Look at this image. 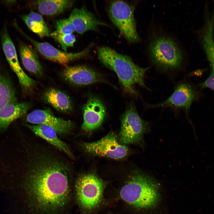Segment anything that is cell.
<instances>
[{"label":"cell","mask_w":214,"mask_h":214,"mask_svg":"<svg viewBox=\"0 0 214 214\" xmlns=\"http://www.w3.org/2000/svg\"><path fill=\"white\" fill-rule=\"evenodd\" d=\"M25 125L37 136L44 139L59 150L64 152L70 157H73L67 145L58 137L57 133L52 128L44 125H32L25 124Z\"/></svg>","instance_id":"18"},{"label":"cell","mask_w":214,"mask_h":214,"mask_svg":"<svg viewBox=\"0 0 214 214\" xmlns=\"http://www.w3.org/2000/svg\"><path fill=\"white\" fill-rule=\"evenodd\" d=\"M68 18L74 25L75 31L81 34L88 31H97L99 25L110 27L98 20L85 6L73 9Z\"/></svg>","instance_id":"16"},{"label":"cell","mask_w":214,"mask_h":214,"mask_svg":"<svg viewBox=\"0 0 214 214\" xmlns=\"http://www.w3.org/2000/svg\"><path fill=\"white\" fill-rule=\"evenodd\" d=\"M29 102L11 103L0 109V132L4 131L15 120L25 114L31 107Z\"/></svg>","instance_id":"17"},{"label":"cell","mask_w":214,"mask_h":214,"mask_svg":"<svg viewBox=\"0 0 214 214\" xmlns=\"http://www.w3.org/2000/svg\"><path fill=\"white\" fill-rule=\"evenodd\" d=\"M204 50L209 62L211 72L208 78L200 86L202 88H208L214 90V42L207 44Z\"/></svg>","instance_id":"23"},{"label":"cell","mask_w":214,"mask_h":214,"mask_svg":"<svg viewBox=\"0 0 214 214\" xmlns=\"http://www.w3.org/2000/svg\"><path fill=\"white\" fill-rule=\"evenodd\" d=\"M50 36L60 44L65 51L68 47L73 46L76 41L75 36L72 34H61L56 31L51 33Z\"/></svg>","instance_id":"24"},{"label":"cell","mask_w":214,"mask_h":214,"mask_svg":"<svg viewBox=\"0 0 214 214\" xmlns=\"http://www.w3.org/2000/svg\"><path fill=\"white\" fill-rule=\"evenodd\" d=\"M63 75L67 81L78 85L105 81L100 74L84 66L67 67L63 71Z\"/></svg>","instance_id":"14"},{"label":"cell","mask_w":214,"mask_h":214,"mask_svg":"<svg viewBox=\"0 0 214 214\" xmlns=\"http://www.w3.org/2000/svg\"><path fill=\"white\" fill-rule=\"evenodd\" d=\"M44 97L48 103L59 111L67 112L72 109V105L69 97L56 89H48L45 92Z\"/></svg>","instance_id":"21"},{"label":"cell","mask_w":214,"mask_h":214,"mask_svg":"<svg viewBox=\"0 0 214 214\" xmlns=\"http://www.w3.org/2000/svg\"><path fill=\"white\" fill-rule=\"evenodd\" d=\"M1 47L10 68L16 74L20 84L25 88H30L36 81L24 72L19 63L15 45L9 34L7 23L5 22L0 30Z\"/></svg>","instance_id":"8"},{"label":"cell","mask_w":214,"mask_h":214,"mask_svg":"<svg viewBox=\"0 0 214 214\" xmlns=\"http://www.w3.org/2000/svg\"><path fill=\"white\" fill-rule=\"evenodd\" d=\"M73 1L69 0H38L34 5L42 14L51 16L60 14L71 7Z\"/></svg>","instance_id":"20"},{"label":"cell","mask_w":214,"mask_h":214,"mask_svg":"<svg viewBox=\"0 0 214 214\" xmlns=\"http://www.w3.org/2000/svg\"><path fill=\"white\" fill-rule=\"evenodd\" d=\"M0 46V109L11 103H17L8 64Z\"/></svg>","instance_id":"13"},{"label":"cell","mask_w":214,"mask_h":214,"mask_svg":"<svg viewBox=\"0 0 214 214\" xmlns=\"http://www.w3.org/2000/svg\"><path fill=\"white\" fill-rule=\"evenodd\" d=\"M106 185L93 173L80 175L75 182L74 193L80 214H91L102 203Z\"/></svg>","instance_id":"4"},{"label":"cell","mask_w":214,"mask_h":214,"mask_svg":"<svg viewBox=\"0 0 214 214\" xmlns=\"http://www.w3.org/2000/svg\"><path fill=\"white\" fill-rule=\"evenodd\" d=\"M149 130L147 123L140 118L135 107L131 105L122 116L119 139L123 144L143 145V136Z\"/></svg>","instance_id":"7"},{"label":"cell","mask_w":214,"mask_h":214,"mask_svg":"<svg viewBox=\"0 0 214 214\" xmlns=\"http://www.w3.org/2000/svg\"><path fill=\"white\" fill-rule=\"evenodd\" d=\"M56 26V31L61 34H71L75 31L74 25L69 18L57 20Z\"/></svg>","instance_id":"25"},{"label":"cell","mask_w":214,"mask_h":214,"mask_svg":"<svg viewBox=\"0 0 214 214\" xmlns=\"http://www.w3.org/2000/svg\"><path fill=\"white\" fill-rule=\"evenodd\" d=\"M82 129L90 131L100 127L106 115V110L102 102L97 98L91 97L83 109Z\"/></svg>","instance_id":"12"},{"label":"cell","mask_w":214,"mask_h":214,"mask_svg":"<svg viewBox=\"0 0 214 214\" xmlns=\"http://www.w3.org/2000/svg\"><path fill=\"white\" fill-rule=\"evenodd\" d=\"M21 17L29 28L40 37L50 36V31L40 14L31 11Z\"/></svg>","instance_id":"22"},{"label":"cell","mask_w":214,"mask_h":214,"mask_svg":"<svg viewBox=\"0 0 214 214\" xmlns=\"http://www.w3.org/2000/svg\"><path fill=\"white\" fill-rule=\"evenodd\" d=\"M97 55L100 62L117 74L127 92H135L134 86L138 84L150 90L144 84V77L149 67L142 68L135 64L128 56L119 53L108 47L98 48Z\"/></svg>","instance_id":"3"},{"label":"cell","mask_w":214,"mask_h":214,"mask_svg":"<svg viewBox=\"0 0 214 214\" xmlns=\"http://www.w3.org/2000/svg\"><path fill=\"white\" fill-rule=\"evenodd\" d=\"M196 93L191 86L186 84H181L175 89L171 95L164 102L149 107H172L183 108L187 112L196 98Z\"/></svg>","instance_id":"15"},{"label":"cell","mask_w":214,"mask_h":214,"mask_svg":"<svg viewBox=\"0 0 214 214\" xmlns=\"http://www.w3.org/2000/svg\"><path fill=\"white\" fill-rule=\"evenodd\" d=\"M82 147L86 152L92 155L111 158L122 159L127 155L128 149L119 143L115 134L110 133L100 140L93 142L83 143Z\"/></svg>","instance_id":"9"},{"label":"cell","mask_w":214,"mask_h":214,"mask_svg":"<svg viewBox=\"0 0 214 214\" xmlns=\"http://www.w3.org/2000/svg\"><path fill=\"white\" fill-rule=\"evenodd\" d=\"M28 155L24 167L16 161L7 170L2 191L19 214H66L73 193L67 167L52 155Z\"/></svg>","instance_id":"1"},{"label":"cell","mask_w":214,"mask_h":214,"mask_svg":"<svg viewBox=\"0 0 214 214\" xmlns=\"http://www.w3.org/2000/svg\"><path fill=\"white\" fill-rule=\"evenodd\" d=\"M149 51L152 62L163 70L178 68L183 60L182 51L176 43L165 36L154 37L150 44Z\"/></svg>","instance_id":"5"},{"label":"cell","mask_w":214,"mask_h":214,"mask_svg":"<svg viewBox=\"0 0 214 214\" xmlns=\"http://www.w3.org/2000/svg\"><path fill=\"white\" fill-rule=\"evenodd\" d=\"M18 43L20 58L24 67L32 73L37 75H42L43 68L36 53L23 43L19 41Z\"/></svg>","instance_id":"19"},{"label":"cell","mask_w":214,"mask_h":214,"mask_svg":"<svg viewBox=\"0 0 214 214\" xmlns=\"http://www.w3.org/2000/svg\"><path fill=\"white\" fill-rule=\"evenodd\" d=\"M119 195L127 204L141 210L155 208L161 199L158 183L148 174L138 169L130 173L120 189Z\"/></svg>","instance_id":"2"},{"label":"cell","mask_w":214,"mask_h":214,"mask_svg":"<svg viewBox=\"0 0 214 214\" xmlns=\"http://www.w3.org/2000/svg\"><path fill=\"white\" fill-rule=\"evenodd\" d=\"M108 214H114V213H109Z\"/></svg>","instance_id":"26"},{"label":"cell","mask_w":214,"mask_h":214,"mask_svg":"<svg viewBox=\"0 0 214 214\" xmlns=\"http://www.w3.org/2000/svg\"><path fill=\"white\" fill-rule=\"evenodd\" d=\"M26 121L34 124L49 126L53 128L57 133L61 135L69 133L73 126L71 121L55 116L48 109L37 110L32 111L27 116Z\"/></svg>","instance_id":"11"},{"label":"cell","mask_w":214,"mask_h":214,"mask_svg":"<svg viewBox=\"0 0 214 214\" xmlns=\"http://www.w3.org/2000/svg\"><path fill=\"white\" fill-rule=\"evenodd\" d=\"M36 49L43 57L51 61L65 66L69 62L86 56L93 44L78 52L69 53L61 51L46 42H40L26 36Z\"/></svg>","instance_id":"10"},{"label":"cell","mask_w":214,"mask_h":214,"mask_svg":"<svg viewBox=\"0 0 214 214\" xmlns=\"http://www.w3.org/2000/svg\"><path fill=\"white\" fill-rule=\"evenodd\" d=\"M108 13L112 22L129 42L134 43L140 40L133 7L123 1H112L109 5Z\"/></svg>","instance_id":"6"}]
</instances>
